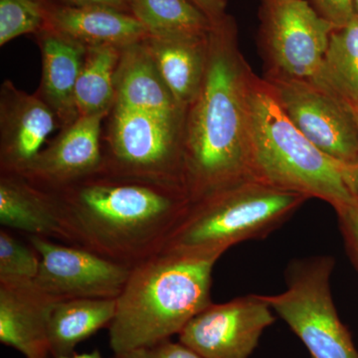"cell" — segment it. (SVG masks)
<instances>
[{
	"instance_id": "obj_28",
	"label": "cell",
	"mask_w": 358,
	"mask_h": 358,
	"mask_svg": "<svg viewBox=\"0 0 358 358\" xmlns=\"http://www.w3.org/2000/svg\"><path fill=\"white\" fill-rule=\"evenodd\" d=\"M320 16L338 28L350 22L355 16L352 0H308Z\"/></svg>"
},
{
	"instance_id": "obj_7",
	"label": "cell",
	"mask_w": 358,
	"mask_h": 358,
	"mask_svg": "<svg viewBox=\"0 0 358 358\" xmlns=\"http://www.w3.org/2000/svg\"><path fill=\"white\" fill-rule=\"evenodd\" d=\"M107 121L102 169L182 186L185 122L115 103Z\"/></svg>"
},
{
	"instance_id": "obj_30",
	"label": "cell",
	"mask_w": 358,
	"mask_h": 358,
	"mask_svg": "<svg viewBox=\"0 0 358 358\" xmlns=\"http://www.w3.org/2000/svg\"><path fill=\"white\" fill-rule=\"evenodd\" d=\"M195 6L199 7L213 23L222 20L227 16V0H189Z\"/></svg>"
},
{
	"instance_id": "obj_21",
	"label": "cell",
	"mask_w": 358,
	"mask_h": 358,
	"mask_svg": "<svg viewBox=\"0 0 358 358\" xmlns=\"http://www.w3.org/2000/svg\"><path fill=\"white\" fill-rule=\"evenodd\" d=\"M122 48H87L78 77L75 101L79 117L110 113L115 105V78Z\"/></svg>"
},
{
	"instance_id": "obj_32",
	"label": "cell",
	"mask_w": 358,
	"mask_h": 358,
	"mask_svg": "<svg viewBox=\"0 0 358 358\" xmlns=\"http://www.w3.org/2000/svg\"><path fill=\"white\" fill-rule=\"evenodd\" d=\"M52 358H105L103 357L102 353L99 352L98 350H93V352L77 353L73 352L71 355H60V357Z\"/></svg>"
},
{
	"instance_id": "obj_33",
	"label": "cell",
	"mask_w": 358,
	"mask_h": 358,
	"mask_svg": "<svg viewBox=\"0 0 358 358\" xmlns=\"http://www.w3.org/2000/svg\"><path fill=\"white\" fill-rule=\"evenodd\" d=\"M350 105L358 129V102L350 103Z\"/></svg>"
},
{
	"instance_id": "obj_34",
	"label": "cell",
	"mask_w": 358,
	"mask_h": 358,
	"mask_svg": "<svg viewBox=\"0 0 358 358\" xmlns=\"http://www.w3.org/2000/svg\"><path fill=\"white\" fill-rule=\"evenodd\" d=\"M353 8H355V15L358 17V0H352Z\"/></svg>"
},
{
	"instance_id": "obj_5",
	"label": "cell",
	"mask_w": 358,
	"mask_h": 358,
	"mask_svg": "<svg viewBox=\"0 0 358 358\" xmlns=\"http://www.w3.org/2000/svg\"><path fill=\"white\" fill-rule=\"evenodd\" d=\"M308 199L258 180L224 188L190 203L162 251L221 257L234 245L267 237Z\"/></svg>"
},
{
	"instance_id": "obj_29",
	"label": "cell",
	"mask_w": 358,
	"mask_h": 358,
	"mask_svg": "<svg viewBox=\"0 0 358 358\" xmlns=\"http://www.w3.org/2000/svg\"><path fill=\"white\" fill-rule=\"evenodd\" d=\"M52 3L70 7H107L129 13L128 0H49Z\"/></svg>"
},
{
	"instance_id": "obj_25",
	"label": "cell",
	"mask_w": 358,
	"mask_h": 358,
	"mask_svg": "<svg viewBox=\"0 0 358 358\" xmlns=\"http://www.w3.org/2000/svg\"><path fill=\"white\" fill-rule=\"evenodd\" d=\"M40 256L31 244H25L11 230H0V282L34 281Z\"/></svg>"
},
{
	"instance_id": "obj_2",
	"label": "cell",
	"mask_w": 358,
	"mask_h": 358,
	"mask_svg": "<svg viewBox=\"0 0 358 358\" xmlns=\"http://www.w3.org/2000/svg\"><path fill=\"white\" fill-rule=\"evenodd\" d=\"M49 192L77 246L129 267L162 252L192 203L182 186L102 167Z\"/></svg>"
},
{
	"instance_id": "obj_31",
	"label": "cell",
	"mask_w": 358,
	"mask_h": 358,
	"mask_svg": "<svg viewBox=\"0 0 358 358\" xmlns=\"http://www.w3.org/2000/svg\"><path fill=\"white\" fill-rule=\"evenodd\" d=\"M343 174L350 192L355 197H358V160L343 166Z\"/></svg>"
},
{
	"instance_id": "obj_6",
	"label": "cell",
	"mask_w": 358,
	"mask_h": 358,
	"mask_svg": "<svg viewBox=\"0 0 358 358\" xmlns=\"http://www.w3.org/2000/svg\"><path fill=\"white\" fill-rule=\"evenodd\" d=\"M331 256L296 259L286 270V289L265 294L274 313L301 339L312 358H358L331 294Z\"/></svg>"
},
{
	"instance_id": "obj_8",
	"label": "cell",
	"mask_w": 358,
	"mask_h": 358,
	"mask_svg": "<svg viewBox=\"0 0 358 358\" xmlns=\"http://www.w3.org/2000/svg\"><path fill=\"white\" fill-rule=\"evenodd\" d=\"M266 74L317 85L334 26L308 0H261Z\"/></svg>"
},
{
	"instance_id": "obj_13",
	"label": "cell",
	"mask_w": 358,
	"mask_h": 358,
	"mask_svg": "<svg viewBox=\"0 0 358 358\" xmlns=\"http://www.w3.org/2000/svg\"><path fill=\"white\" fill-rule=\"evenodd\" d=\"M57 127V117L36 94L4 82L0 90V173H18L29 166Z\"/></svg>"
},
{
	"instance_id": "obj_9",
	"label": "cell",
	"mask_w": 358,
	"mask_h": 358,
	"mask_svg": "<svg viewBox=\"0 0 358 358\" xmlns=\"http://www.w3.org/2000/svg\"><path fill=\"white\" fill-rule=\"evenodd\" d=\"M264 81L289 121L315 147L345 166L358 160V129L350 103L310 82L268 74Z\"/></svg>"
},
{
	"instance_id": "obj_20",
	"label": "cell",
	"mask_w": 358,
	"mask_h": 358,
	"mask_svg": "<svg viewBox=\"0 0 358 358\" xmlns=\"http://www.w3.org/2000/svg\"><path fill=\"white\" fill-rule=\"evenodd\" d=\"M117 299L59 301L52 310L48 336L51 358L71 355L80 343L112 324Z\"/></svg>"
},
{
	"instance_id": "obj_17",
	"label": "cell",
	"mask_w": 358,
	"mask_h": 358,
	"mask_svg": "<svg viewBox=\"0 0 358 358\" xmlns=\"http://www.w3.org/2000/svg\"><path fill=\"white\" fill-rule=\"evenodd\" d=\"M46 26L85 48H124L143 41L148 33L131 13L107 7H70L48 2Z\"/></svg>"
},
{
	"instance_id": "obj_26",
	"label": "cell",
	"mask_w": 358,
	"mask_h": 358,
	"mask_svg": "<svg viewBox=\"0 0 358 358\" xmlns=\"http://www.w3.org/2000/svg\"><path fill=\"white\" fill-rule=\"evenodd\" d=\"M112 358H204L180 341L171 339L155 345L134 348L128 352L114 353Z\"/></svg>"
},
{
	"instance_id": "obj_1",
	"label": "cell",
	"mask_w": 358,
	"mask_h": 358,
	"mask_svg": "<svg viewBox=\"0 0 358 358\" xmlns=\"http://www.w3.org/2000/svg\"><path fill=\"white\" fill-rule=\"evenodd\" d=\"M256 75L238 44L230 15L213 23L203 83L186 110L182 186L190 202L255 180L250 162V95Z\"/></svg>"
},
{
	"instance_id": "obj_12",
	"label": "cell",
	"mask_w": 358,
	"mask_h": 358,
	"mask_svg": "<svg viewBox=\"0 0 358 358\" xmlns=\"http://www.w3.org/2000/svg\"><path fill=\"white\" fill-rule=\"evenodd\" d=\"M109 114L78 117L18 174L52 192L96 173L103 164V124Z\"/></svg>"
},
{
	"instance_id": "obj_15",
	"label": "cell",
	"mask_w": 358,
	"mask_h": 358,
	"mask_svg": "<svg viewBox=\"0 0 358 358\" xmlns=\"http://www.w3.org/2000/svg\"><path fill=\"white\" fill-rule=\"evenodd\" d=\"M0 224L25 235L77 246L53 195L18 173H0Z\"/></svg>"
},
{
	"instance_id": "obj_19",
	"label": "cell",
	"mask_w": 358,
	"mask_h": 358,
	"mask_svg": "<svg viewBox=\"0 0 358 358\" xmlns=\"http://www.w3.org/2000/svg\"><path fill=\"white\" fill-rule=\"evenodd\" d=\"M208 37H155L143 40L167 88L187 110L203 83Z\"/></svg>"
},
{
	"instance_id": "obj_10",
	"label": "cell",
	"mask_w": 358,
	"mask_h": 358,
	"mask_svg": "<svg viewBox=\"0 0 358 358\" xmlns=\"http://www.w3.org/2000/svg\"><path fill=\"white\" fill-rule=\"evenodd\" d=\"M26 238L40 256L35 284L59 301L117 299L133 268L83 247L31 235Z\"/></svg>"
},
{
	"instance_id": "obj_11",
	"label": "cell",
	"mask_w": 358,
	"mask_h": 358,
	"mask_svg": "<svg viewBox=\"0 0 358 358\" xmlns=\"http://www.w3.org/2000/svg\"><path fill=\"white\" fill-rule=\"evenodd\" d=\"M263 294L211 303L178 334V341L204 358H250L275 322Z\"/></svg>"
},
{
	"instance_id": "obj_18",
	"label": "cell",
	"mask_w": 358,
	"mask_h": 358,
	"mask_svg": "<svg viewBox=\"0 0 358 358\" xmlns=\"http://www.w3.org/2000/svg\"><path fill=\"white\" fill-rule=\"evenodd\" d=\"M143 40L122 48L115 78V105L185 122V110L167 88Z\"/></svg>"
},
{
	"instance_id": "obj_24",
	"label": "cell",
	"mask_w": 358,
	"mask_h": 358,
	"mask_svg": "<svg viewBox=\"0 0 358 358\" xmlns=\"http://www.w3.org/2000/svg\"><path fill=\"white\" fill-rule=\"evenodd\" d=\"M49 0H0V46L46 25Z\"/></svg>"
},
{
	"instance_id": "obj_14",
	"label": "cell",
	"mask_w": 358,
	"mask_h": 358,
	"mask_svg": "<svg viewBox=\"0 0 358 358\" xmlns=\"http://www.w3.org/2000/svg\"><path fill=\"white\" fill-rule=\"evenodd\" d=\"M58 301L34 281L0 282V343L25 358H51L49 320Z\"/></svg>"
},
{
	"instance_id": "obj_3",
	"label": "cell",
	"mask_w": 358,
	"mask_h": 358,
	"mask_svg": "<svg viewBox=\"0 0 358 358\" xmlns=\"http://www.w3.org/2000/svg\"><path fill=\"white\" fill-rule=\"evenodd\" d=\"M220 257L162 251L131 268L109 327L114 353L179 334L208 307L212 273Z\"/></svg>"
},
{
	"instance_id": "obj_16",
	"label": "cell",
	"mask_w": 358,
	"mask_h": 358,
	"mask_svg": "<svg viewBox=\"0 0 358 358\" xmlns=\"http://www.w3.org/2000/svg\"><path fill=\"white\" fill-rule=\"evenodd\" d=\"M35 36L42 57L36 95L51 108L62 129L79 117L75 90L87 49L46 25Z\"/></svg>"
},
{
	"instance_id": "obj_4",
	"label": "cell",
	"mask_w": 358,
	"mask_h": 358,
	"mask_svg": "<svg viewBox=\"0 0 358 358\" xmlns=\"http://www.w3.org/2000/svg\"><path fill=\"white\" fill-rule=\"evenodd\" d=\"M252 176L273 187L326 201L334 210L357 199L343 166L322 152L289 121L264 79L250 95Z\"/></svg>"
},
{
	"instance_id": "obj_22",
	"label": "cell",
	"mask_w": 358,
	"mask_h": 358,
	"mask_svg": "<svg viewBox=\"0 0 358 358\" xmlns=\"http://www.w3.org/2000/svg\"><path fill=\"white\" fill-rule=\"evenodd\" d=\"M129 13L148 35L155 37H205L213 22L189 0H128Z\"/></svg>"
},
{
	"instance_id": "obj_27",
	"label": "cell",
	"mask_w": 358,
	"mask_h": 358,
	"mask_svg": "<svg viewBox=\"0 0 358 358\" xmlns=\"http://www.w3.org/2000/svg\"><path fill=\"white\" fill-rule=\"evenodd\" d=\"M336 212L346 251L358 271V197Z\"/></svg>"
},
{
	"instance_id": "obj_23",
	"label": "cell",
	"mask_w": 358,
	"mask_h": 358,
	"mask_svg": "<svg viewBox=\"0 0 358 358\" xmlns=\"http://www.w3.org/2000/svg\"><path fill=\"white\" fill-rule=\"evenodd\" d=\"M317 86L348 103L358 102V17L334 28L329 37Z\"/></svg>"
}]
</instances>
